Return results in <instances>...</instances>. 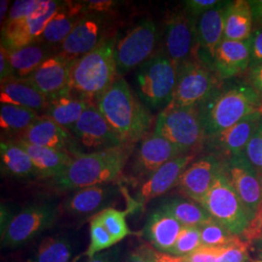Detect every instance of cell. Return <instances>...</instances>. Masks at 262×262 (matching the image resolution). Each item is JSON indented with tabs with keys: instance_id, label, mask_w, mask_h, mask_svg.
<instances>
[{
	"instance_id": "cell-32",
	"label": "cell",
	"mask_w": 262,
	"mask_h": 262,
	"mask_svg": "<svg viewBox=\"0 0 262 262\" xmlns=\"http://www.w3.org/2000/svg\"><path fill=\"white\" fill-rule=\"evenodd\" d=\"M158 208L175 217L183 226L200 227L214 221L199 203L185 196L164 197Z\"/></svg>"
},
{
	"instance_id": "cell-10",
	"label": "cell",
	"mask_w": 262,
	"mask_h": 262,
	"mask_svg": "<svg viewBox=\"0 0 262 262\" xmlns=\"http://www.w3.org/2000/svg\"><path fill=\"white\" fill-rule=\"evenodd\" d=\"M158 29L154 20L144 19L117 42L115 56L119 75L148 61L158 44Z\"/></svg>"
},
{
	"instance_id": "cell-49",
	"label": "cell",
	"mask_w": 262,
	"mask_h": 262,
	"mask_svg": "<svg viewBox=\"0 0 262 262\" xmlns=\"http://www.w3.org/2000/svg\"><path fill=\"white\" fill-rule=\"evenodd\" d=\"M88 14H102L112 11L117 2L112 0H91L84 2Z\"/></svg>"
},
{
	"instance_id": "cell-7",
	"label": "cell",
	"mask_w": 262,
	"mask_h": 262,
	"mask_svg": "<svg viewBox=\"0 0 262 262\" xmlns=\"http://www.w3.org/2000/svg\"><path fill=\"white\" fill-rule=\"evenodd\" d=\"M154 132L158 133L183 154L197 150L206 139L197 107H179L169 104L158 115Z\"/></svg>"
},
{
	"instance_id": "cell-48",
	"label": "cell",
	"mask_w": 262,
	"mask_h": 262,
	"mask_svg": "<svg viewBox=\"0 0 262 262\" xmlns=\"http://www.w3.org/2000/svg\"><path fill=\"white\" fill-rule=\"evenodd\" d=\"M124 256L125 253L123 246L117 245L110 250L98 253L92 258H88L85 262H123Z\"/></svg>"
},
{
	"instance_id": "cell-6",
	"label": "cell",
	"mask_w": 262,
	"mask_h": 262,
	"mask_svg": "<svg viewBox=\"0 0 262 262\" xmlns=\"http://www.w3.org/2000/svg\"><path fill=\"white\" fill-rule=\"evenodd\" d=\"M177 74L178 66L165 54L151 56L137 71V96L150 110L165 109L173 99Z\"/></svg>"
},
{
	"instance_id": "cell-28",
	"label": "cell",
	"mask_w": 262,
	"mask_h": 262,
	"mask_svg": "<svg viewBox=\"0 0 262 262\" xmlns=\"http://www.w3.org/2000/svg\"><path fill=\"white\" fill-rule=\"evenodd\" d=\"M230 1H221L215 8L209 10L196 19L197 38L199 47L210 56L213 63L215 50L224 40L225 16Z\"/></svg>"
},
{
	"instance_id": "cell-57",
	"label": "cell",
	"mask_w": 262,
	"mask_h": 262,
	"mask_svg": "<svg viewBox=\"0 0 262 262\" xmlns=\"http://www.w3.org/2000/svg\"><path fill=\"white\" fill-rule=\"evenodd\" d=\"M255 262H262L261 260H260V261H255Z\"/></svg>"
},
{
	"instance_id": "cell-43",
	"label": "cell",
	"mask_w": 262,
	"mask_h": 262,
	"mask_svg": "<svg viewBox=\"0 0 262 262\" xmlns=\"http://www.w3.org/2000/svg\"><path fill=\"white\" fill-rule=\"evenodd\" d=\"M224 248H212L201 246L200 248L189 253L184 258L186 262H216Z\"/></svg>"
},
{
	"instance_id": "cell-23",
	"label": "cell",
	"mask_w": 262,
	"mask_h": 262,
	"mask_svg": "<svg viewBox=\"0 0 262 262\" xmlns=\"http://www.w3.org/2000/svg\"><path fill=\"white\" fill-rule=\"evenodd\" d=\"M213 66L222 80L242 74L251 66V40L224 39L215 50Z\"/></svg>"
},
{
	"instance_id": "cell-50",
	"label": "cell",
	"mask_w": 262,
	"mask_h": 262,
	"mask_svg": "<svg viewBox=\"0 0 262 262\" xmlns=\"http://www.w3.org/2000/svg\"><path fill=\"white\" fill-rule=\"evenodd\" d=\"M13 76V70L10 64L9 57L7 50L3 46H0V79L5 80Z\"/></svg>"
},
{
	"instance_id": "cell-46",
	"label": "cell",
	"mask_w": 262,
	"mask_h": 262,
	"mask_svg": "<svg viewBox=\"0 0 262 262\" xmlns=\"http://www.w3.org/2000/svg\"><path fill=\"white\" fill-rule=\"evenodd\" d=\"M221 1L217 0H187L185 1V9L194 18H198L207 11L215 8Z\"/></svg>"
},
{
	"instance_id": "cell-44",
	"label": "cell",
	"mask_w": 262,
	"mask_h": 262,
	"mask_svg": "<svg viewBox=\"0 0 262 262\" xmlns=\"http://www.w3.org/2000/svg\"><path fill=\"white\" fill-rule=\"evenodd\" d=\"M242 238L249 244L262 239V200L256 214L251 221L248 228L245 230Z\"/></svg>"
},
{
	"instance_id": "cell-9",
	"label": "cell",
	"mask_w": 262,
	"mask_h": 262,
	"mask_svg": "<svg viewBox=\"0 0 262 262\" xmlns=\"http://www.w3.org/2000/svg\"><path fill=\"white\" fill-rule=\"evenodd\" d=\"M200 205L215 222L233 235L242 236L251 223L243 202L226 178L224 168Z\"/></svg>"
},
{
	"instance_id": "cell-15",
	"label": "cell",
	"mask_w": 262,
	"mask_h": 262,
	"mask_svg": "<svg viewBox=\"0 0 262 262\" xmlns=\"http://www.w3.org/2000/svg\"><path fill=\"white\" fill-rule=\"evenodd\" d=\"M185 155L183 151L158 133L146 136L135 150L131 164V178L142 183L169 160Z\"/></svg>"
},
{
	"instance_id": "cell-25",
	"label": "cell",
	"mask_w": 262,
	"mask_h": 262,
	"mask_svg": "<svg viewBox=\"0 0 262 262\" xmlns=\"http://www.w3.org/2000/svg\"><path fill=\"white\" fill-rule=\"evenodd\" d=\"M88 15L84 2L66 1L61 3L53 18L48 23L39 42L49 47L60 46L80 19Z\"/></svg>"
},
{
	"instance_id": "cell-5",
	"label": "cell",
	"mask_w": 262,
	"mask_h": 262,
	"mask_svg": "<svg viewBox=\"0 0 262 262\" xmlns=\"http://www.w3.org/2000/svg\"><path fill=\"white\" fill-rule=\"evenodd\" d=\"M59 216V207L51 200L29 203L14 214L6 228L0 231L1 248L15 250L34 241L53 228Z\"/></svg>"
},
{
	"instance_id": "cell-56",
	"label": "cell",
	"mask_w": 262,
	"mask_h": 262,
	"mask_svg": "<svg viewBox=\"0 0 262 262\" xmlns=\"http://www.w3.org/2000/svg\"><path fill=\"white\" fill-rule=\"evenodd\" d=\"M259 177H260V183H261V188H262V173L259 174Z\"/></svg>"
},
{
	"instance_id": "cell-2",
	"label": "cell",
	"mask_w": 262,
	"mask_h": 262,
	"mask_svg": "<svg viewBox=\"0 0 262 262\" xmlns=\"http://www.w3.org/2000/svg\"><path fill=\"white\" fill-rule=\"evenodd\" d=\"M132 150L133 145L125 144L110 150L78 154L61 175L52 179V184L62 191L113 184L121 178Z\"/></svg>"
},
{
	"instance_id": "cell-41",
	"label": "cell",
	"mask_w": 262,
	"mask_h": 262,
	"mask_svg": "<svg viewBox=\"0 0 262 262\" xmlns=\"http://www.w3.org/2000/svg\"><path fill=\"white\" fill-rule=\"evenodd\" d=\"M250 247L251 244L243 238L235 236L232 242L224 248L216 262H249Z\"/></svg>"
},
{
	"instance_id": "cell-33",
	"label": "cell",
	"mask_w": 262,
	"mask_h": 262,
	"mask_svg": "<svg viewBox=\"0 0 262 262\" xmlns=\"http://www.w3.org/2000/svg\"><path fill=\"white\" fill-rule=\"evenodd\" d=\"M52 50L53 48L39 41L19 50H7L13 76L19 79H27L48 57L55 55Z\"/></svg>"
},
{
	"instance_id": "cell-22",
	"label": "cell",
	"mask_w": 262,
	"mask_h": 262,
	"mask_svg": "<svg viewBox=\"0 0 262 262\" xmlns=\"http://www.w3.org/2000/svg\"><path fill=\"white\" fill-rule=\"evenodd\" d=\"M182 228L183 225L175 217L157 207L147 215L141 233L155 250L170 253Z\"/></svg>"
},
{
	"instance_id": "cell-40",
	"label": "cell",
	"mask_w": 262,
	"mask_h": 262,
	"mask_svg": "<svg viewBox=\"0 0 262 262\" xmlns=\"http://www.w3.org/2000/svg\"><path fill=\"white\" fill-rule=\"evenodd\" d=\"M50 3V0H19L15 1L12 5L8 14L7 19L4 25L14 21L27 19L33 16L41 10L46 8ZM3 25V26H4ZM2 26V27H3ZM1 27V28H2Z\"/></svg>"
},
{
	"instance_id": "cell-51",
	"label": "cell",
	"mask_w": 262,
	"mask_h": 262,
	"mask_svg": "<svg viewBox=\"0 0 262 262\" xmlns=\"http://www.w3.org/2000/svg\"><path fill=\"white\" fill-rule=\"evenodd\" d=\"M249 80L250 84L262 96V63L251 67Z\"/></svg>"
},
{
	"instance_id": "cell-38",
	"label": "cell",
	"mask_w": 262,
	"mask_h": 262,
	"mask_svg": "<svg viewBox=\"0 0 262 262\" xmlns=\"http://www.w3.org/2000/svg\"><path fill=\"white\" fill-rule=\"evenodd\" d=\"M202 246L212 248H224L232 242L235 236L223 225L212 221L200 226Z\"/></svg>"
},
{
	"instance_id": "cell-13",
	"label": "cell",
	"mask_w": 262,
	"mask_h": 262,
	"mask_svg": "<svg viewBox=\"0 0 262 262\" xmlns=\"http://www.w3.org/2000/svg\"><path fill=\"white\" fill-rule=\"evenodd\" d=\"M223 168L226 178L243 202L250 221H252L262 200L259 173L244 154L228 158L224 161Z\"/></svg>"
},
{
	"instance_id": "cell-45",
	"label": "cell",
	"mask_w": 262,
	"mask_h": 262,
	"mask_svg": "<svg viewBox=\"0 0 262 262\" xmlns=\"http://www.w3.org/2000/svg\"><path fill=\"white\" fill-rule=\"evenodd\" d=\"M152 252L154 248L151 246L141 244L125 253L123 262H154Z\"/></svg>"
},
{
	"instance_id": "cell-1",
	"label": "cell",
	"mask_w": 262,
	"mask_h": 262,
	"mask_svg": "<svg viewBox=\"0 0 262 262\" xmlns=\"http://www.w3.org/2000/svg\"><path fill=\"white\" fill-rule=\"evenodd\" d=\"M106 121L124 143L133 145L150 134L155 118L150 109L119 76L96 104Z\"/></svg>"
},
{
	"instance_id": "cell-31",
	"label": "cell",
	"mask_w": 262,
	"mask_h": 262,
	"mask_svg": "<svg viewBox=\"0 0 262 262\" xmlns=\"http://www.w3.org/2000/svg\"><path fill=\"white\" fill-rule=\"evenodd\" d=\"M90 105L84 99L68 93L49 98V105L44 115L70 132Z\"/></svg>"
},
{
	"instance_id": "cell-8",
	"label": "cell",
	"mask_w": 262,
	"mask_h": 262,
	"mask_svg": "<svg viewBox=\"0 0 262 262\" xmlns=\"http://www.w3.org/2000/svg\"><path fill=\"white\" fill-rule=\"evenodd\" d=\"M222 85V79L215 68L200 57L185 61L178 66L177 83L171 105L197 107L206 101Z\"/></svg>"
},
{
	"instance_id": "cell-36",
	"label": "cell",
	"mask_w": 262,
	"mask_h": 262,
	"mask_svg": "<svg viewBox=\"0 0 262 262\" xmlns=\"http://www.w3.org/2000/svg\"><path fill=\"white\" fill-rule=\"evenodd\" d=\"M129 209L127 210H118L114 207H110L105 209L101 213H99L97 216L101 221L108 232L112 235L113 238L118 244L121 243L122 240L127 238L130 235H138L142 236L141 231L134 232L127 225L126 216L130 214Z\"/></svg>"
},
{
	"instance_id": "cell-37",
	"label": "cell",
	"mask_w": 262,
	"mask_h": 262,
	"mask_svg": "<svg viewBox=\"0 0 262 262\" xmlns=\"http://www.w3.org/2000/svg\"><path fill=\"white\" fill-rule=\"evenodd\" d=\"M119 244L115 241L112 235L108 232L101 221L95 215L90 221V244L85 250L84 255L92 258L98 253H103L107 250Z\"/></svg>"
},
{
	"instance_id": "cell-27",
	"label": "cell",
	"mask_w": 262,
	"mask_h": 262,
	"mask_svg": "<svg viewBox=\"0 0 262 262\" xmlns=\"http://www.w3.org/2000/svg\"><path fill=\"white\" fill-rule=\"evenodd\" d=\"M1 104L17 105L36 113L47 110L49 98L28 82L27 79L11 77L0 83Z\"/></svg>"
},
{
	"instance_id": "cell-19",
	"label": "cell",
	"mask_w": 262,
	"mask_h": 262,
	"mask_svg": "<svg viewBox=\"0 0 262 262\" xmlns=\"http://www.w3.org/2000/svg\"><path fill=\"white\" fill-rule=\"evenodd\" d=\"M72 62L64 56L55 54L42 62L27 80L48 98L72 93L70 88Z\"/></svg>"
},
{
	"instance_id": "cell-26",
	"label": "cell",
	"mask_w": 262,
	"mask_h": 262,
	"mask_svg": "<svg viewBox=\"0 0 262 262\" xmlns=\"http://www.w3.org/2000/svg\"><path fill=\"white\" fill-rule=\"evenodd\" d=\"M262 113H253L231 127L211 137L212 145L227 158L242 155L261 121Z\"/></svg>"
},
{
	"instance_id": "cell-21",
	"label": "cell",
	"mask_w": 262,
	"mask_h": 262,
	"mask_svg": "<svg viewBox=\"0 0 262 262\" xmlns=\"http://www.w3.org/2000/svg\"><path fill=\"white\" fill-rule=\"evenodd\" d=\"M104 37V25L100 15L88 14L72 29L59 46L57 54L74 61L97 47Z\"/></svg>"
},
{
	"instance_id": "cell-14",
	"label": "cell",
	"mask_w": 262,
	"mask_h": 262,
	"mask_svg": "<svg viewBox=\"0 0 262 262\" xmlns=\"http://www.w3.org/2000/svg\"><path fill=\"white\" fill-rule=\"evenodd\" d=\"M120 190L115 184L80 188L66 197L61 208L66 215L84 223L112 207L119 197Z\"/></svg>"
},
{
	"instance_id": "cell-18",
	"label": "cell",
	"mask_w": 262,
	"mask_h": 262,
	"mask_svg": "<svg viewBox=\"0 0 262 262\" xmlns=\"http://www.w3.org/2000/svg\"><path fill=\"white\" fill-rule=\"evenodd\" d=\"M223 164L224 161L214 155L193 160L180 178L179 191L183 196L200 204L222 171Z\"/></svg>"
},
{
	"instance_id": "cell-42",
	"label": "cell",
	"mask_w": 262,
	"mask_h": 262,
	"mask_svg": "<svg viewBox=\"0 0 262 262\" xmlns=\"http://www.w3.org/2000/svg\"><path fill=\"white\" fill-rule=\"evenodd\" d=\"M245 157L251 162L259 174L262 173V117L255 132L249 141L245 151Z\"/></svg>"
},
{
	"instance_id": "cell-30",
	"label": "cell",
	"mask_w": 262,
	"mask_h": 262,
	"mask_svg": "<svg viewBox=\"0 0 262 262\" xmlns=\"http://www.w3.org/2000/svg\"><path fill=\"white\" fill-rule=\"evenodd\" d=\"M15 141L28 152L41 178L58 177L66 171L73 159L70 154L63 150L34 146L23 141Z\"/></svg>"
},
{
	"instance_id": "cell-55",
	"label": "cell",
	"mask_w": 262,
	"mask_h": 262,
	"mask_svg": "<svg viewBox=\"0 0 262 262\" xmlns=\"http://www.w3.org/2000/svg\"><path fill=\"white\" fill-rule=\"evenodd\" d=\"M251 246H253V248H254L255 252L257 253V255H258V256H260L262 258V239H259V240L254 241V242L251 244Z\"/></svg>"
},
{
	"instance_id": "cell-52",
	"label": "cell",
	"mask_w": 262,
	"mask_h": 262,
	"mask_svg": "<svg viewBox=\"0 0 262 262\" xmlns=\"http://www.w3.org/2000/svg\"><path fill=\"white\" fill-rule=\"evenodd\" d=\"M250 6L253 14L254 28L262 27V0H251Z\"/></svg>"
},
{
	"instance_id": "cell-53",
	"label": "cell",
	"mask_w": 262,
	"mask_h": 262,
	"mask_svg": "<svg viewBox=\"0 0 262 262\" xmlns=\"http://www.w3.org/2000/svg\"><path fill=\"white\" fill-rule=\"evenodd\" d=\"M154 262H186L184 257L173 255L171 253H162L154 249L152 252Z\"/></svg>"
},
{
	"instance_id": "cell-3",
	"label": "cell",
	"mask_w": 262,
	"mask_h": 262,
	"mask_svg": "<svg viewBox=\"0 0 262 262\" xmlns=\"http://www.w3.org/2000/svg\"><path fill=\"white\" fill-rule=\"evenodd\" d=\"M198 109L205 136L211 138L244 118L261 111L262 96L250 84H222Z\"/></svg>"
},
{
	"instance_id": "cell-54",
	"label": "cell",
	"mask_w": 262,
	"mask_h": 262,
	"mask_svg": "<svg viewBox=\"0 0 262 262\" xmlns=\"http://www.w3.org/2000/svg\"><path fill=\"white\" fill-rule=\"evenodd\" d=\"M10 1L8 0H1L0 2V24H1V27L5 24L6 21V15H7V12H8V6H9Z\"/></svg>"
},
{
	"instance_id": "cell-24",
	"label": "cell",
	"mask_w": 262,
	"mask_h": 262,
	"mask_svg": "<svg viewBox=\"0 0 262 262\" xmlns=\"http://www.w3.org/2000/svg\"><path fill=\"white\" fill-rule=\"evenodd\" d=\"M78 237L69 232H60L42 238L27 262H75L80 248Z\"/></svg>"
},
{
	"instance_id": "cell-17",
	"label": "cell",
	"mask_w": 262,
	"mask_h": 262,
	"mask_svg": "<svg viewBox=\"0 0 262 262\" xmlns=\"http://www.w3.org/2000/svg\"><path fill=\"white\" fill-rule=\"evenodd\" d=\"M60 4L61 2L50 0L46 8L28 19L4 25L1 28V46L15 51L37 42Z\"/></svg>"
},
{
	"instance_id": "cell-47",
	"label": "cell",
	"mask_w": 262,
	"mask_h": 262,
	"mask_svg": "<svg viewBox=\"0 0 262 262\" xmlns=\"http://www.w3.org/2000/svg\"><path fill=\"white\" fill-rule=\"evenodd\" d=\"M251 40V67L262 63V27L253 30Z\"/></svg>"
},
{
	"instance_id": "cell-16",
	"label": "cell",
	"mask_w": 262,
	"mask_h": 262,
	"mask_svg": "<svg viewBox=\"0 0 262 262\" xmlns=\"http://www.w3.org/2000/svg\"><path fill=\"white\" fill-rule=\"evenodd\" d=\"M195 157L196 154H186L171 159L141 183L136 195L132 199L136 209L143 208L150 200L164 195L170 189L178 186L183 172Z\"/></svg>"
},
{
	"instance_id": "cell-34",
	"label": "cell",
	"mask_w": 262,
	"mask_h": 262,
	"mask_svg": "<svg viewBox=\"0 0 262 262\" xmlns=\"http://www.w3.org/2000/svg\"><path fill=\"white\" fill-rule=\"evenodd\" d=\"M253 19L250 2L246 0L230 1L225 16V40L245 41L253 33Z\"/></svg>"
},
{
	"instance_id": "cell-29",
	"label": "cell",
	"mask_w": 262,
	"mask_h": 262,
	"mask_svg": "<svg viewBox=\"0 0 262 262\" xmlns=\"http://www.w3.org/2000/svg\"><path fill=\"white\" fill-rule=\"evenodd\" d=\"M0 162L1 173L5 177L17 180L41 178L28 152L16 141H1Z\"/></svg>"
},
{
	"instance_id": "cell-11",
	"label": "cell",
	"mask_w": 262,
	"mask_h": 262,
	"mask_svg": "<svg viewBox=\"0 0 262 262\" xmlns=\"http://www.w3.org/2000/svg\"><path fill=\"white\" fill-rule=\"evenodd\" d=\"M164 46L165 55L177 66L198 58L196 18L189 15L186 9L172 11L165 19Z\"/></svg>"
},
{
	"instance_id": "cell-20",
	"label": "cell",
	"mask_w": 262,
	"mask_h": 262,
	"mask_svg": "<svg viewBox=\"0 0 262 262\" xmlns=\"http://www.w3.org/2000/svg\"><path fill=\"white\" fill-rule=\"evenodd\" d=\"M16 140L39 147L63 150L72 157L82 152L73 135L45 115H41L27 130L19 133Z\"/></svg>"
},
{
	"instance_id": "cell-39",
	"label": "cell",
	"mask_w": 262,
	"mask_h": 262,
	"mask_svg": "<svg viewBox=\"0 0 262 262\" xmlns=\"http://www.w3.org/2000/svg\"><path fill=\"white\" fill-rule=\"evenodd\" d=\"M202 246L199 226H183L171 254L185 257Z\"/></svg>"
},
{
	"instance_id": "cell-4",
	"label": "cell",
	"mask_w": 262,
	"mask_h": 262,
	"mask_svg": "<svg viewBox=\"0 0 262 262\" xmlns=\"http://www.w3.org/2000/svg\"><path fill=\"white\" fill-rule=\"evenodd\" d=\"M116 44L115 38L104 39L92 52L72 62L71 91L91 105L97 104L120 76L115 56Z\"/></svg>"
},
{
	"instance_id": "cell-12",
	"label": "cell",
	"mask_w": 262,
	"mask_h": 262,
	"mask_svg": "<svg viewBox=\"0 0 262 262\" xmlns=\"http://www.w3.org/2000/svg\"><path fill=\"white\" fill-rule=\"evenodd\" d=\"M70 132L78 147L89 152L115 149L126 144L94 105L84 110Z\"/></svg>"
},
{
	"instance_id": "cell-35",
	"label": "cell",
	"mask_w": 262,
	"mask_h": 262,
	"mask_svg": "<svg viewBox=\"0 0 262 262\" xmlns=\"http://www.w3.org/2000/svg\"><path fill=\"white\" fill-rule=\"evenodd\" d=\"M41 115L30 109L10 104H1L0 127L9 133L19 134L36 122Z\"/></svg>"
}]
</instances>
